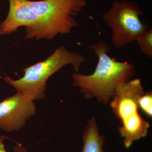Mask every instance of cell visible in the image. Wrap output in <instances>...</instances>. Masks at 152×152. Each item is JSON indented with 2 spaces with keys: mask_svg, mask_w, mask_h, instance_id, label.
I'll use <instances>...</instances> for the list:
<instances>
[{
  "mask_svg": "<svg viewBox=\"0 0 152 152\" xmlns=\"http://www.w3.org/2000/svg\"><path fill=\"white\" fill-rule=\"evenodd\" d=\"M88 47L97 56V65L91 75L74 73L72 85L79 87L86 99L95 98L106 104L113 97L118 86L130 80L135 68L131 63L118 61L110 57V48L104 42L90 44Z\"/></svg>",
  "mask_w": 152,
  "mask_h": 152,
  "instance_id": "1",
  "label": "cell"
},
{
  "mask_svg": "<svg viewBox=\"0 0 152 152\" xmlns=\"http://www.w3.org/2000/svg\"><path fill=\"white\" fill-rule=\"evenodd\" d=\"M86 61L80 53L68 50L65 47H58L46 59L25 68L24 75L18 80L9 76L4 77L6 83L32 100L45 97L47 80L55 73L68 64L72 66L77 72Z\"/></svg>",
  "mask_w": 152,
  "mask_h": 152,
  "instance_id": "2",
  "label": "cell"
},
{
  "mask_svg": "<svg viewBox=\"0 0 152 152\" xmlns=\"http://www.w3.org/2000/svg\"><path fill=\"white\" fill-rule=\"evenodd\" d=\"M144 90L140 79L131 80L118 87L110 103L121 122L119 132L126 148L148 135L149 123L143 119L138 111L139 99L145 93Z\"/></svg>",
  "mask_w": 152,
  "mask_h": 152,
  "instance_id": "3",
  "label": "cell"
},
{
  "mask_svg": "<svg viewBox=\"0 0 152 152\" xmlns=\"http://www.w3.org/2000/svg\"><path fill=\"white\" fill-rule=\"evenodd\" d=\"M39 17L42 26V39H51L58 34H69L78 27L75 17L87 4L86 0H26Z\"/></svg>",
  "mask_w": 152,
  "mask_h": 152,
  "instance_id": "4",
  "label": "cell"
},
{
  "mask_svg": "<svg viewBox=\"0 0 152 152\" xmlns=\"http://www.w3.org/2000/svg\"><path fill=\"white\" fill-rule=\"evenodd\" d=\"M142 15L137 3L115 1L103 15L106 24L112 30V41L117 48L121 49L136 41L149 28L148 24L140 19Z\"/></svg>",
  "mask_w": 152,
  "mask_h": 152,
  "instance_id": "5",
  "label": "cell"
},
{
  "mask_svg": "<svg viewBox=\"0 0 152 152\" xmlns=\"http://www.w3.org/2000/svg\"><path fill=\"white\" fill-rule=\"evenodd\" d=\"M7 16L0 24V36L10 34L19 28L26 27V38L42 39V26L40 20L30 8L26 0H9Z\"/></svg>",
  "mask_w": 152,
  "mask_h": 152,
  "instance_id": "6",
  "label": "cell"
},
{
  "mask_svg": "<svg viewBox=\"0 0 152 152\" xmlns=\"http://www.w3.org/2000/svg\"><path fill=\"white\" fill-rule=\"evenodd\" d=\"M34 101L22 93L0 102V129L7 132L18 130L36 114Z\"/></svg>",
  "mask_w": 152,
  "mask_h": 152,
  "instance_id": "7",
  "label": "cell"
},
{
  "mask_svg": "<svg viewBox=\"0 0 152 152\" xmlns=\"http://www.w3.org/2000/svg\"><path fill=\"white\" fill-rule=\"evenodd\" d=\"M83 138V146L82 152H107L104 151V138L100 135L94 118L89 120Z\"/></svg>",
  "mask_w": 152,
  "mask_h": 152,
  "instance_id": "8",
  "label": "cell"
},
{
  "mask_svg": "<svg viewBox=\"0 0 152 152\" xmlns=\"http://www.w3.org/2000/svg\"><path fill=\"white\" fill-rule=\"evenodd\" d=\"M137 43L141 51L149 58L152 57V28L148 29L137 39Z\"/></svg>",
  "mask_w": 152,
  "mask_h": 152,
  "instance_id": "9",
  "label": "cell"
},
{
  "mask_svg": "<svg viewBox=\"0 0 152 152\" xmlns=\"http://www.w3.org/2000/svg\"><path fill=\"white\" fill-rule=\"evenodd\" d=\"M139 108L144 113L149 117L152 116V92L144 93L139 99Z\"/></svg>",
  "mask_w": 152,
  "mask_h": 152,
  "instance_id": "10",
  "label": "cell"
},
{
  "mask_svg": "<svg viewBox=\"0 0 152 152\" xmlns=\"http://www.w3.org/2000/svg\"><path fill=\"white\" fill-rule=\"evenodd\" d=\"M8 139V137L5 136H0V152H7L5 148L4 141L6 139ZM16 152H26V148L23 147L21 144L18 143V145L15 147L14 148Z\"/></svg>",
  "mask_w": 152,
  "mask_h": 152,
  "instance_id": "11",
  "label": "cell"
}]
</instances>
